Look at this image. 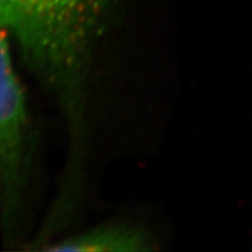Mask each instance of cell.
<instances>
[{"instance_id":"3957f363","label":"cell","mask_w":252,"mask_h":252,"mask_svg":"<svg viewBox=\"0 0 252 252\" xmlns=\"http://www.w3.org/2000/svg\"><path fill=\"white\" fill-rule=\"evenodd\" d=\"M150 237L139 228L127 224H112L71 237L53 247L52 251H147Z\"/></svg>"},{"instance_id":"7a4b0ae2","label":"cell","mask_w":252,"mask_h":252,"mask_svg":"<svg viewBox=\"0 0 252 252\" xmlns=\"http://www.w3.org/2000/svg\"><path fill=\"white\" fill-rule=\"evenodd\" d=\"M30 120L7 31L0 26V216L9 226L20 213L30 170Z\"/></svg>"},{"instance_id":"6da1fadb","label":"cell","mask_w":252,"mask_h":252,"mask_svg":"<svg viewBox=\"0 0 252 252\" xmlns=\"http://www.w3.org/2000/svg\"><path fill=\"white\" fill-rule=\"evenodd\" d=\"M121 0H0V26L31 72L79 123L92 53Z\"/></svg>"}]
</instances>
